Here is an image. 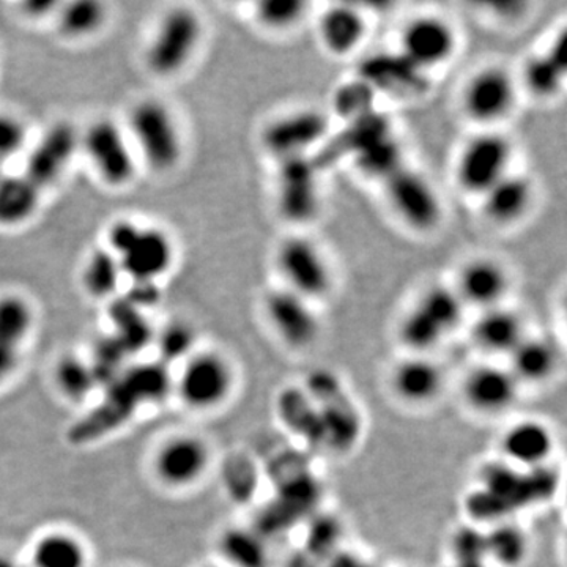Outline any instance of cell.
Returning <instances> with one entry per match:
<instances>
[{"label":"cell","mask_w":567,"mask_h":567,"mask_svg":"<svg viewBox=\"0 0 567 567\" xmlns=\"http://www.w3.org/2000/svg\"><path fill=\"white\" fill-rule=\"evenodd\" d=\"M518 91L517 78L505 66H483L466 80L462 89V111L481 130L495 128L513 114Z\"/></svg>","instance_id":"52a82bcc"},{"label":"cell","mask_w":567,"mask_h":567,"mask_svg":"<svg viewBox=\"0 0 567 567\" xmlns=\"http://www.w3.org/2000/svg\"><path fill=\"white\" fill-rule=\"evenodd\" d=\"M219 547L227 567H264L267 565V551L264 544L245 528H230L224 533Z\"/></svg>","instance_id":"836d02e7"},{"label":"cell","mask_w":567,"mask_h":567,"mask_svg":"<svg viewBox=\"0 0 567 567\" xmlns=\"http://www.w3.org/2000/svg\"><path fill=\"white\" fill-rule=\"evenodd\" d=\"M416 305L427 312L446 334L456 330L465 311V305L462 303L454 287L442 284L427 287L417 298Z\"/></svg>","instance_id":"1f68e13d"},{"label":"cell","mask_w":567,"mask_h":567,"mask_svg":"<svg viewBox=\"0 0 567 567\" xmlns=\"http://www.w3.org/2000/svg\"><path fill=\"white\" fill-rule=\"evenodd\" d=\"M516 377L502 365L480 364L466 374L462 395L465 404L481 415H499L516 404L518 395Z\"/></svg>","instance_id":"e0dca14e"},{"label":"cell","mask_w":567,"mask_h":567,"mask_svg":"<svg viewBox=\"0 0 567 567\" xmlns=\"http://www.w3.org/2000/svg\"><path fill=\"white\" fill-rule=\"evenodd\" d=\"M276 270L281 276L282 287L312 303H319L333 292V267L322 246L308 235L284 238L276 251Z\"/></svg>","instance_id":"5b68a950"},{"label":"cell","mask_w":567,"mask_h":567,"mask_svg":"<svg viewBox=\"0 0 567 567\" xmlns=\"http://www.w3.org/2000/svg\"><path fill=\"white\" fill-rule=\"evenodd\" d=\"M535 197L536 188L532 178L511 171L480 197L481 213L494 226H514L532 210Z\"/></svg>","instance_id":"d6986e66"},{"label":"cell","mask_w":567,"mask_h":567,"mask_svg":"<svg viewBox=\"0 0 567 567\" xmlns=\"http://www.w3.org/2000/svg\"><path fill=\"white\" fill-rule=\"evenodd\" d=\"M44 193L22 173L0 178V229H17L35 218Z\"/></svg>","instance_id":"cb8c5ba5"},{"label":"cell","mask_w":567,"mask_h":567,"mask_svg":"<svg viewBox=\"0 0 567 567\" xmlns=\"http://www.w3.org/2000/svg\"><path fill=\"white\" fill-rule=\"evenodd\" d=\"M54 380L63 398L73 402L85 401L99 385L92 364L74 354L62 357L55 364Z\"/></svg>","instance_id":"4dcf8cb0"},{"label":"cell","mask_w":567,"mask_h":567,"mask_svg":"<svg viewBox=\"0 0 567 567\" xmlns=\"http://www.w3.org/2000/svg\"><path fill=\"white\" fill-rule=\"evenodd\" d=\"M391 391L406 405L423 406L434 402L443 390L442 368L425 354H412L391 371Z\"/></svg>","instance_id":"ffe728a7"},{"label":"cell","mask_w":567,"mask_h":567,"mask_svg":"<svg viewBox=\"0 0 567 567\" xmlns=\"http://www.w3.org/2000/svg\"><path fill=\"white\" fill-rule=\"evenodd\" d=\"M81 153L110 188H126L140 173V158L125 126L111 118H96L81 130Z\"/></svg>","instance_id":"3957f363"},{"label":"cell","mask_w":567,"mask_h":567,"mask_svg":"<svg viewBox=\"0 0 567 567\" xmlns=\"http://www.w3.org/2000/svg\"><path fill=\"white\" fill-rule=\"evenodd\" d=\"M110 11L99 0H73L62 2L54 20L58 31L66 40H85L102 32Z\"/></svg>","instance_id":"4316f807"},{"label":"cell","mask_w":567,"mask_h":567,"mask_svg":"<svg viewBox=\"0 0 567 567\" xmlns=\"http://www.w3.org/2000/svg\"><path fill=\"white\" fill-rule=\"evenodd\" d=\"M462 303L486 309L502 306L511 289V275L505 265L492 257H475L462 265L454 282Z\"/></svg>","instance_id":"2e32d148"},{"label":"cell","mask_w":567,"mask_h":567,"mask_svg":"<svg viewBox=\"0 0 567 567\" xmlns=\"http://www.w3.org/2000/svg\"><path fill=\"white\" fill-rule=\"evenodd\" d=\"M21 350L0 344V386L9 382L20 368Z\"/></svg>","instance_id":"ab89813d"},{"label":"cell","mask_w":567,"mask_h":567,"mask_svg":"<svg viewBox=\"0 0 567 567\" xmlns=\"http://www.w3.org/2000/svg\"><path fill=\"white\" fill-rule=\"evenodd\" d=\"M125 128L141 166L156 174L177 169L185 155V142L177 117L167 104L155 99L141 100L130 111Z\"/></svg>","instance_id":"6da1fadb"},{"label":"cell","mask_w":567,"mask_h":567,"mask_svg":"<svg viewBox=\"0 0 567 567\" xmlns=\"http://www.w3.org/2000/svg\"><path fill=\"white\" fill-rule=\"evenodd\" d=\"M558 357L554 342L527 334L509 354V371L518 383H540L555 374Z\"/></svg>","instance_id":"d4e9b609"},{"label":"cell","mask_w":567,"mask_h":567,"mask_svg":"<svg viewBox=\"0 0 567 567\" xmlns=\"http://www.w3.org/2000/svg\"><path fill=\"white\" fill-rule=\"evenodd\" d=\"M204 21L199 11L178 6L159 18L147 50L145 66L156 78L177 76L188 69L204 40Z\"/></svg>","instance_id":"7a4b0ae2"},{"label":"cell","mask_w":567,"mask_h":567,"mask_svg":"<svg viewBox=\"0 0 567 567\" xmlns=\"http://www.w3.org/2000/svg\"><path fill=\"white\" fill-rule=\"evenodd\" d=\"M28 147L29 128L24 121L11 112L0 111V164L6 167Z\"/></svg>","instance_id":"d590c367"},{"label":"cell","mask_w":567,"mask_h":567,"mask_svg":"<svg viewBox=\"0 0 567 567\" xmlns=\"http://www.w3.org/2000/svg\"><path fill=\"white\" fill-rule=\"evenodd\" d=\"M125 281L121 262L107 248H99L89 254L82 268L81 282L85 293L95 300H114Z\"/></svg>","instance_id":"83f0119b"},{"label":"cell","mask_w":567,"mask_h":567,"mask_svg":"<svg viewBox=\"0 0 567 567\" xmlns=\"http://www.w3.org/2000/svg\"><path fill=\"white\" fill-rule=\"evenodd\" d=\"M264 312L279 341L290 349H308L319 339L320 319L316 303L286 287H275L265 293Z\"/></svg>","instance_id":"7c38bea8"},{"label":"cell","mask_w":567,"mask_h":567,"mask_svg":"<svg viewBox=\"0 0 567 567\" xmlns=\"http://www.w3.org/2000/svg\"><path fill=\"white\" fill-rule=\"evenodd\" d=\"M328 130L330 122L324 112L301 107L268 122L260 133V144L279 163L308 158L309 152L328 136Z\"/></svg>","instance_id":"8fae6325"},{"label":"cell","mask_w":567,"mask_h":567,"mask_svg":"<svg viewBox=\"0 0 567 567\" xmlns=\"http://www.w3.org/2000/svg\"><path fill=\"white\" fill-rule=\"evenodd\" d=\"M234 365L216 350H196L183 361L177 379V393L183 404L197 412L218 409L233 394Z\"/></svg>","instance_id":"8992f818"},{"label":"cell","mask_w":567,"mask_h":567,"mask_svg":"<svg viewBox=\"0 0 567 567\" xmlns=\"http://www.w3.org/2000/svg\"><path fill=\"white\" fill-rule=\"evenodd\" d=\"M80 153L81 130L69 121L54 122L29 145L21 173L47 194L62 182Z\"/></svg>","instance_id":"30bf717a"},{"label":"cell","mask_w":567,"mask_h":567,"mask_svg":"<svg viewBox=\"0 0 567 567\" xmlns=\"http://www.w3.org/2000/svg\"><path fill=\"white\" fill-rule=\"evenodd\" d=\"M317 39L333 58H349L368 39V17L352 3H333L317 18Z\"/></svg>","instance_id":"ac0fdd59"},{"label":"cell","mask_w":567,"mask_h":567,"mask_svg":"<svg viewBox=\"0 0 567 567\" xmlns=\"http://www.w3.org/2000/svg\"><path fill=\"white\" fill-rule=\"evenodd\" d=\"M35 327V311L20 293L0 295V344L21 350Z\"/></svg>","instance_id":"f1b7e54d"},{"label":"cell","mask_w":567,"mask_h":567,"mask_svg":"<svg viewBox=\"0 0 567 567\" xmlns=\"http://www.w3.org/2000/svg\"><path fill=\"white\" fill-rule=\"evenodd\" d=\"M383 183L388 204L405 227L427 234L442 224L445 215L442 199L423 174L401 166Z\"/></svg>","instance_id":"9c48e42d"},{"label":"cell","mask_w":567,"mask_h":567,"mask_svg":"<svg viewBox=\"0 0 567 567\" xmlns=\"http://www.w3.org/2000/svg\"><path fill=\"white\" fill-rule=\"evenodd\" d=\"M458 48L456 25L439 13H417L402 25L399 54L421 73L442 69Z\"/></svg>","instance_id":"ba28073f"},{"label":"cell","mask_w":567,"mask_h":567,"mask_svg":"<svg viewBox=\"0 0 567 567\" xmlns=\"http://www.w3.org/2000/svg\"><path fill=\"white\" fill-rule=\"evenodd\" d=\"M278 210L293 224L312 221L322 207L319 177L308 158L279 163Z\"/></svg>","instance_id":"9a60e30c"},{"label":"cell","mask_w":567,"mask_h":567,"mask_svg":"<svg viewBox=\"0 0 567 567\" xmlns=\"http://www.w3.org/2000/svg\"><path fill=\"white\" fill-rule=\"evenodd\" d=\"M486 543L487 561L498 567L522 566L529 555L527 533L514 524H498L488 529Z\"/></svg>","instance_id":"f546056e"},{"label":"cell","mask_w":567,"mask_h":567,"mask_svg":"<svg viewBox=\"0 0 567 567\" xmlns=\"http://www.w3.org/2000/svg\"><path fill=\"white\" fill-rule=\"evenodd\" d=\"M7 171H6V167L2 166V164H0V178L3 177V174H6Z\"/></svg>","instance_id":"7bdbcfd3"},{"label":"cell","mask_w":567,"mask_h":567,"mask_svg":"<svg viewBox=\"0 0 567 567\" xmlns=\"http://www.w3.org/2000/svg\"><path fill=\"white\" fill-rule=\"evenodd\" d=\"M311 3L303 0H262L254 3V21L275 33L292 31L308 14Z\"/></svg>","instance_id":"d6a6232c"},{"label":"cell","mask_w":567,"mask_h":567,"mask_svg":"<svg viewBox=\"0 0 567 567\" xmlns=\"http://www.w3.org/2000/svg\"><path fill=\"white\" fill-rule=\"evenodd\" d=\"M128 290L123 293V297L130 303L136 306L141 311L153 308L158 305L162 292H159V282H128Z\"/></svg>","instance_id":"74e56055"},{"label":"cell","mask_w":567,"mask_h":567,"mask_svg":"<svg viewBox=\"0 0 567 567\" xmlns=\"http://www.w3.org/2000/svg\"><path fill=\"white\" fill-rule=\"evenodd\" d=\"M196 331L192 324L175 320L155 333L153 342L158 347L162 363L169 365L175 361H186L196 352Z\"/></svg>","instance_id":"e575fe53"},{"label":"cell","mask_w":567,"mask_h":567,"mask_svg":"<svg viewBox=\"0 0 567 567\" xmlns=\"http://www.w3.org/2000/svg\"><path fill=\"white\" fill-rule=\"evenodd\" d=\"M31 561L33 567H87L89 550L73 533L54 529L33 543Z\"/></svg>","instance_id":"484cf974"},{"label":"cell","mask_w":567,"mask_h":567,"mask_svg":"<svg viewBox=\"0 0 567 567\" xmlns=\"http://www.w3.org/2000/svg\"><path fill=\"white\" fill-rule=\"evenodd\" d=\"M525 336L527 333L522 317L503 305L481 311L472 328L473 342L477 349L494 357H509Z\"/></svg>","instance_id":"7402d4cb"},{"label":"cell","mask_w":567,"mask_h":567,"mask_svg":"<svg viewBox=\"0 0 567 567\" xmlns=\"http://www.w3.org/2000/svg\"><path fill=\"white\" fill-rule=\"evenodd\" d=\"M450 547L454 563L487 561L486 532L472 527L457 528Z\"/></svg>","instance_id":"8d00e7d4"},{"label":"cell","mask_w":567,"mask_h":567,"mask_svg":"<svg viewBox=\"0 0 567 567\" xmlns=\"http://www.w3.org/2000/svg\"><path fill=\"white\" fill-rule=\"evenodd\" d=\"M0 567H20V565L11 555L0 551Z\"/></svg>","instance_id":"60d3db41"},{"label":"cell","mask_w":567,"mask_h":567,"mask_svg":"<svg viewBox=\"0 0 567 567\" xmlns=\"http://www.w3.org/2000/svg\"><path fill=\"white\" fill-rule=\"evenodd\" d=\"M451 567H494L491 563L481 561V563H453Z\"/></svg>","instance_id":"b9f144b4"},{"label":"cell","mask_w":567,"mask_h":567,"mask_svg":"<svg viewBox=\"0 0 567 567\" xmlns=\"http://www.w3.org/2000/svg\"><path fill=\"white\" fill-rule=\"evenodd\" d=\"M502 454L518 468H539L555 451V435L546 423L522 420L506 429L499 442Z\"/></svg>","instance_id":"44dd1931"},{"label":"cell","mask_w":567,"mask_h":567,"mask_svg":"<svg viewBox=\"0 0 567 567\" xmlns=\"http://www.w3.org/2000/svg\"><path fill=\"white\" fill-rule=\"evenodd\" d=\"M173 237L155 226H141L128 248L117 257L128 282H159L174 267Z\"/></svg>","instance_id":"5bb4252c"},{"label":"cell","mask_w":567,"mask_h":567,"mask_svg":"<svg viewBox=\"0 0 567 567\" xmlns=\"http://www.w3.org/2000/svg\"><path fill=\"white\" fill-rule=\"evenodd\" d=\"M208 567H227V566H208Z\"/></svg>","instance_id":"ee69618b"},{"label":"cell","mask_w":567,"mask_h":567,"mask_svg":"<svg viewBox=\"0 0 567 567\" xmlns=\"http://www.w3.org/2000/svg\"><path fill=\"white\" fill-rule=\"evenodd\" d=\"M565 37L558 39L546 52L532 55L522 69L518 87L537 100L557 99L565 87L567 58Z\"/></svg>","instance_id":"603a6c76"},{"label":"cell","mask_w":567,"mask_h":567,"mask_svg":"<svg viewBox=\"0 0 567 567\" xmlns=\"http://www.w3.org/2000/svg\"><path fill=\"white\" fill-rule=\"evenodd\" d=\"M62 2L55 0H28L20 6L21 13L29 20L39 21L54 18Z\"/></svg>","instance_id":"f35d334b"},{"label":"cell","mask_w":567,"mask_h":567,"mask_svg":"<svg viewBox=\"0 0 567 567\" xmlns=\"http://www.w3.org/2000/svg\"><path fill=\"white\" fill-rule=\"evenodd\" d=\"M514 142L496 128L481 130L462 145L454 164V181L468 196L480 199L509 174Z\"/></svg>","instance_id":"277c9868"},{"label":"cell","mask_w":567,"mask_h":567,"mask_svg":"<svg viewBox=\"0 0 567 567\" xmlns=\"http://www.w3.org/2000/svg\"><path fill=\"white\" fill-rule=\"evenodd\" d=\"M212 453L200 436L181 434L164 440L153 456V473L163 486L188 488L203 480L210 466Z\"/></svg>","instance_id":"4fadbf2b"}]
</instances>
